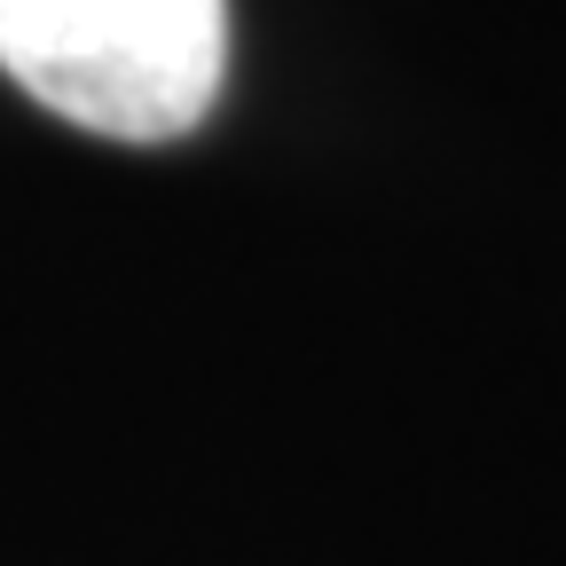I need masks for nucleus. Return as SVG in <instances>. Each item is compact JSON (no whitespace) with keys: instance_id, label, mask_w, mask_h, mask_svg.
Wrapping results in <instances>:
<instances>
[{"instance_id":"f257e3e1","label":"nucleus","mask_w":566,"mask_h":566,"mask_svg":"<svg viewBox=\"0 0 566 566\" xmlns=\"http://www.w3.org/2000/svg\"><path fill=\"white\" fill-rule=\"evenodd\" d=\"M0 71L111 142H181L221 103L229 0H0Z\"/></svg>"}]
</instances>
